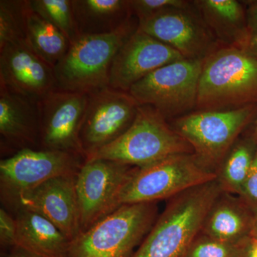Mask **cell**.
I'll use <instances>...</instances> for the list:
<instances>
[{
  "instance_id": "obj_1",
  "label": "cell",
  "mask_w": 257,
  "mask_h": 257,
  "mask_svg": "<svg viewBox=\"0 0 257 257\" xmlns=\"http://www.w3.org/2000/svg\"><path fill=\"white\" fill-rule=\"evenodd\" d=\"M222 192L215 179L170 199L132 257H184Z\"/></svg>"
},
{
  "instance_id": "obj_2",
  "label": "cell",
  "mask_w": 257,
  "mask_h": 257,
  "mask_svg": "<svg viewBox=\"0 0 257 257\" xmlns=\"http://www.w3.org/2000/svg\"><path fill=\"white\" fill-rule=\"evenodd\" d=\"M257 104V60L237 47L221 46L203 62L198 85L199 111Z\"/></svg>"
},
{
  "instance_id": "obj_3",
  "label": "cell",
  "mask_w": 257,
  "mask_h": 257,
  "mask_svg": "<svg viewBox=\"0 0 257 257\" xmlns=\"http://www.w3.org/2000/svg\"><path fill=\"white\" fill-rule=\"evenodd\" d=\"M138 26L133 15L111 33L79 37L54 67L57 89L89 94L109 87L115 56Z\"/></svg>"
},
{
  "instance_id": "obj_4",
  "label": "cell",
  "mask_w": 257,
  "mask_h": 257,
  "mask_svg": "<svg viewBox=\"0 0 257 257\" xmlns=\"http://www.w3.org/2000/svg\"><path fill=\"white\" fill-rule=\"evenodd\" d=\"M184 154H194L191 145L153 106L140 105L130 127L86 161L109 160L144 168Z\"/></svg>"
},
{
  "instance_id": "obj_5",
  "label": "cell",
  "mask_w": 257,
  "mask_h": 257,
  "mask_svg": "<svg viewBox=\"0 0 257 257\" xmlns=\"http://www.w3.org/2000/svg\"><path fill=\"white\" fill-rule=\"evenodd\" d=\"M157 219V203L121 206L72 240L67 257H132Z\"/></svg>"
},
{
  "instance_id": "obj_6",
  "label": "cell",
  "mask_w": 257,
  "mask_h": 257,
  "mask_svg": "<svg viewBox=\"0 0 257 257\" xmlns=\"http://www.w3.org/2000/svg\"><path fill=\"white\" fill-rule=\"evenodd\" d=\"M257 116V104L227 110L199 111L172 120V128L192 147L197 160L217 172L240 134Z\"/></svg>"
},
{
  "instance_id": "obj_7",
  "label": "cell",
  "mask_w": 257,
  "mask_h": 257,
  "mask_svg": "<svg viewBox=\"0 0 257 257\" xmlns=\"http://www.w3.org/2000/svg\"><path fill=\"white\" fill-rule=\"evenodd\" d=\"M216 179V172L204 167L194 154L175 155L144 168L137 167L120 192L118 206L172 199Z\"/></svg>"
},
{
  "instance_id": "obj_8",
  "label": "cell",
  "mask_w": 257,
  "mask_h": 257,
  "mask_svg": "<svg viewBox=\"0 0 257 257\" xmlns=\"http://www.w3.org/2000/svg\"><path fill=\"white\" fill-rule=\"evenodd\" d=\"M204 60L176 61L154 71L130 88L140 105L153 106L167 121L196 109Z\"/></svg>"
},
{
  "instance_id": "obj_9",
  "label": "cell",
  "mask_w": 257,
  "mask_h": 257,
  "mask_svg": "<svg viewBox=\"0 0 257 257\" xmlns=\"http://www.w3.org/2000/svg\"><path fill=\"white\" fill-rule=\"evenodd\" d=\"M85 157L50 150L19 151L0 162L2 199L10 207L20 196L50 179L77 176Z\"/></svg>"
},
{
  "instance_id": "obj_10",
  "label": "cell",
  "mask_w": 257,
  "mask_h": 257,
  "mask_svg": "<svg viewBox=\"0 0 257 257\" xmlns=\"http://www.w3.org/2000/svg\"><path fill=\"white\" fill-rule=\"evenodd\" d=\"M138 29L175 49L187 60H204L221 47L193 2L140 20Z\"/></svg>"
},
{
  "instance_id": "obj_11",
  "label": "cell",
  "mask_w": 257,
  "mask_h": 257,
  "mask_svg": "<svg viewBox=\"0 0 257 257\" xmlns=\"http://www.w3.org/2000/svg\"><path fill=\"white\" fill-rule=\"evenodd\" d=\"M136 168L109 160L84 162L75 178L81 232L119 208L120 192Z\"/></svg>"
},
{
  "instance_id": "obj_12",
  "label": "cell",
  "mask_w": 257,
  "mask_h": 257,
  "mask_svg": "<svg viewBox=\"0 0 257 257\" xmlns=\"http://www.w3.org/2000/svg\"><path fill=\"white\" fill-rule=\"evenodd\" d=\"M140 106L128 92L110 87L88 94L80 135L86 158L121 137L133 124Z\"/></svg>"
},
{
  "instance_id": "obj_13",
  "label": "cell",
  "mask_w": 257,
  "mask_h": 257,
  "mask_svg": "<svg viewBox=\"0 0 257 257\" xmlns=\"http://www.w3.org/2000/svg\"><path fill=\"white\" fill-rule=\"evenodd\" d=\"M87 102L86 93L58 89L38 101L42 150L70 152L85 157L80 135Z\"/></svg>"
},
{
  "instance_id": "obj_14",
  "label": "cell",
  "mask_w": 257,
  "mask_h": 257,
  "mask_svg": "<svg viewBox=\"0 0 257 257\" xmlns=\"http://www.w3.org/2000/svg\"><path fill=\"white\" fill-rule=\"evenodd\" d=\"M76 176L47 181L17 199L12 207L28 210L50 221L72 241L81 233V216L75 187Z\"/></svg>"
},
{
  "instance_id": "obj_15",
  "label": "cell",
  "mask_w": 257,
  "mask_h": 257,
  "mask_svg": "<svg viewBox=\"0 0 257 257\" xmlns=\"http://www.w3.org/2000/svg\"><path fill=\"white\" fill-rule=\"evenodd\" d=\"M0 87L39 101L57 84L53 68L22 40L0 47Z\"/></svg>"
},
{
  "instance_id": "obj_16",
  "label": "cell",
  "mask_w": 257,
  "mask_h": 257,
  "mask_svg": "<svg viewBox=\"0 0 257 257\" xmlns=\"http://www.w3.org/2000/svg\"><path fill=\"white\" fill-rule=\"evenodd\" d=\"M182 59L175 49L138 29L115 56L109 87L128 92L154 71Z\"/></svg>"
},
{
  "instance_id": "obj_17",
  "label": "cell",
  "mask_w": 257,
  "mask_h": 257,
  "mask_svg": "<svg viewBox=\"0 0 257 257\" xmlns=\"http://www.w3.org/2000/svg\"><path fill=\"white\" fill-rule=\"evenodd\" d=\"M0 136L2 148L15 153L42 150L38 101L0 87Z\"/></svg>"
},
{
  "instance_id": "obj_18",
  "label": "cell",
  "mask_w": 257,
  "mask_h": 257,
  "mask_svg": "<svg viewBox=\"0 0 257 257\" xmlns=\"http://www.w3.org/2000/svg\"><path fill=\"white\" fill-rule=\"evenodd\" d=\"M12 252L27 257H67L70 241L50 221L28 210H19Z\"/></svg>"
},
{
  "instance_id": "obj_19",
  "label": "cell",
  "mask_w": 257,
  "mask_h": 257,
  "mask_svg": "<svg viewBox=\"0 0 257 257\" xmlns=\"http://www.w3.org/2000/svg\"><path fill=\"white\" fill-rule=\"evenodd\" d=\"M254 213L241 198L222 192L208 213L201 234L225 242H242L251 236Z\"/></svg>"
},
{
  "instance_id": "obj_20",
  "label": "cell",
  "mask_w": 257,
  "mask_h": 257,
  "mask_svg": "<svg viewBox=\"0 0 257 257\" xmlns=\"http://www.w3.org/2000/svg\"><path fill=\"white\" fill-rule=\"evenodd\" d=\"M219 45L241 49L249 31L246 9L236 0L193 1Z\"/></svg>"
},
{
  "instance_id": "obj_21",
  "label": "cell",
  "mask_w": 257,
  "mask_h": 257,
  "mask_svg": "<svg viewBox=\"0 0 257 257\" xmlns=\"http://www.w3.org/2000/svg\"><path fill=\"white\" fill-rule=\"evenodd\" d=\"M79 37L116 31L133 16L130 0H72Z\"/></svg>"
},
{
  "instance_id": "obj_22",
  "label": "cell",
  "mask_w": 257,
  "mask_h": 257,
  "mask_svg": "<svg viewBox=\"0 0 257 257\" xmlns=\"http://www.w3.org/2000/svg\"><path fill=\"white\" fill-rule=\"evenodd\" d=\"M25 42L53 69L67 53L71 45L59 29L35 13L31 8L27 18Z\"/></svg>"
},
{
  "instance_id": "obj_23",
  "label": "cell",
  "mask_w": 257,
  "mask_h": 257,
  "mask_svg": "<svg viewBox=\"0 0 257 257\" xmlns=\"http://www.w3.org/2000/svg\"><path fill=\"white\" fill-rule=\"evenodd\" d=\"M256 150L257 144L250 136L233 145L216 172L223 192L241 195Z\"/></svg>"
},
{
  "instance_id": "obj_24",
  "label": "cell",
  "mask_w": 257,
  "mask_h": 257,
  "mask_svg": "<svg viewBox=\"0 0 257 257\" xmlns=\"http://www.w3.org/2000/svg\"><path fill=\"white\" fill-rule=\"evenodd\" d=\"M37 14L60 30L70 43L79 38L72 0H30Z\"/></svg>"
},
{
  "instance_id": "obj_25",
  "label": "cell",
  "mask_w": 257,
  "mask_h": 257,
  "mask_svg": "<svg viewBox=\"0 0 257 257\" xmlns=\"http://www.w3.org/2000/svg\"><path fill=\"white\" fill-rule=\"evenodd\" d=\"M30 0L0 1V47L25 40Z\"/></svg>"
},
{
  "instance_id": "obj_26",
  "label": "cell",
  "mask_w": 257,
  "mask_h": 257,
  "mask_svg": "<svg viewBox=\"0 0 257 257\" xmlns=\"http://www.w3.org/2000/svg\"><path fill=\"white\" fill-rule=\"evenodd\" d=\"M246 240L240 243L225 242L200 233L184 257H241Z\"/></svg>"
},
{
  "instance_id": "obj_27",
  "label": "cell",
  "mask_w": 257,
  "mask_h": 257,
  "mask_svg": "<svg viewBox=\"0 0 257 257\" xmlns=\"http://www.w3.org/2000/svg\"><path fill=\"white\" fill-rule=\"evenodd\" d=\"M133 15L138 21L150 18L162 10L172 8H182L191 2L184 0H130Z\"/></svg>"
},
{
  "instance_id": "obj_28",
  "label": "cell",
  "mask_w": 257,
  "mask_h": 257,
  "mask_svg": "<svg viewBox=\"0 0 257 257\" xmlns=\"http://www.w3.org/2000/svg\"><path fill=\"white\" fill-rule=\"evenodd\" d=\"M17 224L15 216L5 210L0 209V243L3 248H12L15 246L16 237Z\"/></svg>"
},
{
  "instance_id": "obj_29",
  "label": "cell",
  "mask_w": 257,
  "mask_h": 257,
  "mask_svg": "<svg viewBox=\"0 0 257 257\" xmlns=\"http://www.w3.org/2000/svg\"><path fill=\"white\" fill-rule=\"evenodd\" d=\"M239 197L253 211L257 210V150Z\"/></svg>"
},
{
  "instance_id": "obj_30",
  "label": "cell",
  "mask_w": 257,
  "mask_h": 257,
  "mask_svg": "<svg viewBox=\"0 0 257 257\" xmlns=\"http://www.w3.org/2000/svg\"><path fill=\"white\" fill-rule=\"evenodd\" d=\"M246 8V21L249 32H257V0L248 1Z\"/></svg>"
},
{
  "instance_id": "obj_31",
  "label": "cell",
  "mask_w": 257,
  "mask_h": 257,
  "mask_svg": "<svg viewBox=\"0 0 257 257\" xmlns=\"http://www.w3.org/2000/svg\"><path fill=\"white\" fill-rule=\"evenodd\" d=\"M241 49L257 60V32H249Z\"/></svg>"
},
{
  "instance_id": "obj_32",
  "label": "cell",
  "mask_w": 257,
  "mask_h": 257,
  "mask_svg": "<svg viewBox=\"0 0 257 257\" xmlns=\"http://www.w3.org/2000/svg\"><path fill=\"white\" fill-rule=\"evenodd\" d=\"M241 257H257V239L250 236L243 246Z\"/></svg>"
},
{
  "instance_id": "obj_33",
  "label": "cell",
  "mask_w": 257,
  "mask_h": 257,
  "mask_svg": "<svg viewBox=\"0 0 257 257\" xmlns=\"http://www.w3.org/2000/svg\"><path fill=\"white\" fill-rule=\"evenodd\" d=\"M251 124L252 125H251V133H250L249 136L252 138L257 144V116Z\"/></svg>"
},
{
  "instance_id": "obj_34",
  "label": "cell",
  "mask_w": 257,
  "mask_h": 257,
  "mask_svg": "<svg viewBox=\"0 0 257 257\" xmlns=\"http://www.w3.org/2000/svg\"><path fill=\"white\" fill-rule=\"evenodd\" d=\"M251 236L257 239V210L255 211L253 217L252 229H251Z\"/></svg>"
},
{
  "instance_id": "obj_35",
  "label": "cell",
  "mask_w": 257,
  "mask_h": 257,
  "mask_svg": "<svg viewBox=\"0 0 257 257\" xmlns=\"http://www.w3.org/2000/svg\"><path fill=\"white\" fill-rule=\"evenodd\" d=\"M5 257H27L25 256H24L23 254H20V253H17V252H11L9 253V254L7 255Z\"/></svg>"
}]
</instances>
